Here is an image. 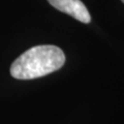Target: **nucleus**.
Segmentation results:
<instances>
[{"mask_svg": "<svg viewBox=\"0 0 124 124\" xmlns=\"http://www.w3.org/2000/svg\"><path fill=\"white\" fill-rule=\"evenodd\" d=\"M122 2H123V3H124V0H122Z\"/></svg>", "mask_w": 124, "mask_h": 124, "instance_id": "3", "label": "nucleus"}, {"mask_svg": "<svg viewBox=\"0 0 124 124\" xmlns=\"http://www.w3.org/2000/svg\"><path fill=\"white\" fill-rule=\"evenodd\" d=\"M65 62L63 51L56 46L42 45L27 50L10 66V75L17 80H33L60 69Z\"/></svg>", "mask_w": 124, "mask_h": 124, "instance_id": "1", "label": "nucleus"}, {"mask_svg": "<svg viewBox=\"0 0 124 124\" xmlns=\"http://www.w3.org/2000/svg\"><path fill=\"white\" fill-rule=\"evenodd\" d=\"M49 3L58 10L65 13L78 21L88 24L91 21L90 14L81 0H48Z\"/></svg>", "mask_w": 124, "mask_h": 124, "instance_id": "2", "label": "nucleus"}]
</instances>
